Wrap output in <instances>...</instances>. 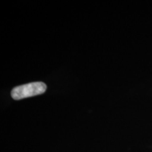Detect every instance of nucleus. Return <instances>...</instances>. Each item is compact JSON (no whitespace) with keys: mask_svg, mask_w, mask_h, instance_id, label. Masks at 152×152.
<instances>
[{"mask_svg":"<svg viewBox=\"0 0 152 152\" xmlns=\"http://www.w3.org/2000/svg\"><path fill=\"white\" fill-rule=\"evenodd\" d=\"M47 90V85L42 82H35L16 87L11 91V96L15 100L30 97L43 94Z\"/></svg>","mask_w":152,"mask_h":152,"instance_id":"1","label":"nucleus"}]
</instances>
